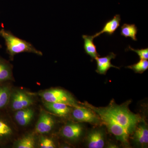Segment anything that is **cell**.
I'll return each mask as SVG.
<instances>
[{"instance_id": "cell-20", "label": "cell", "mask_w": 148, "mask_h": 148, "mask_svg": "<svg viewBox=\"0 0 148 148\" xmlns=\"http://www.w3.org/2000/svg\"><path fill=\"white\" fill-rule=\"evenodd\" d=\"M138 32V28L135 24H124L121 27V35L126 38L130 37L133 40L137 41Z\"/></svg>"}, {"instance_id": "cell-21", "label": "cell", "mask_w": 148, "mask_h": 148, "mask_svg": "<svg viewBox=\"0 0 148 148\" xmlns=\"http://www.w3.org/2000/svg\"><path fill=\"white\" fill-rule=\"evenodd\" d=\"M127 68L132 69L135 73H142L148 69V61L145 59H140L136 64L127 66Z\"/></svg>"}, {"instance_id": "cell-16", "label": "cell", "mask_w": 148, "mask_h": 148, "mask_svg": "<svg viewBox=\"0 0 148 148\" xmlns=\"http://www.w3.org/2000/svg\"><path fill=\"white\" fill-rule=\"evenodd\" d=\"M134 131L133 138L135 143L141 146H146L148 143V130L145 123H141Z\"/></svg>"}, {"instance_id": "cell-14", "label": "cell", "mask_w": 148, "mask_h": 148, "mask_svg": "<svg viewBox=\"0 0 148 148\" xmlns=\"http://www.w3.org/2000/svg\"><path fill=\"white\" fill-rule=\"evenodd\" d=\"M13 79L12 66L8 61L0 56V84Z\"/></svg>"}, {"instance_id": "cell-17", "label": "cell", "mask_w": 148, "mask_h": 148, "mask_svg": "<svg viewBox=\"0 0 148 148\" xmlns=\"http://www.w3.org/2000/svg\"><path fill=\"white\" fill-rule=\"evenodd\" d=\"M12 90L11 87L7 82L0 84V110L8 105Z\"/></svg>"}, {"instance_id": "cell-24", "label": "cell", "mask_w": 148, "mask_h": 148, "mask_svg": "<svg viewBox=\"0 0 148 148\" xmlns=\"http://www.w3.org/2000/svg\"><path fill=\"white\" fill-rule=\"evenodd\" d=\"M1 48V46L0 45V48Z\"/></svg>"}, {"instance_id": "cell-9", "label": "cell", "mask_w": 148, "mask_h": 148, "mask_svg": "<svg viewBox=\"0 0 148 148\" xmlns=\"http://www.w3.org/2000/svg\"><path fill=\"white\" fill-rule=\"evenodd\" d=\"M35 114L34 110L29 107L15 111L14 117L17 124L22 127H25L32 122Z\"/></svg>"}, {"instance_id": "cell-6", "label": "cell", "mask_w": 148, "mask_h": 148, "mask_svg": "<svg viewBox=\"0 0 148 148\" xmlns=\"http://www.w3.org/2000/svg\"><path fill=\"white\" fill-rule=\"evenodd\" d=\"M72 115L74 119L79 122L98 124L100 119L93 111L83 107H77L73 110Z\"/></svg>"}, {"instance_id": "cell-22", "label": "cell", "mask_w": 148, "mask_h": 148, "mask_svg": "<svg viewBox=\"0 0 148 148\" xmlns=\"http://www.w3.org/2000/svg\"><path fill=\"white\" fill-rule=\"evenodd\" d=\"M39 147L41 148H54L56 145L51 138L42 136L40 137L39 141Z\"/></svg>"}, {"instance_id": "cell-3", "label": "cell", "mask_w": 148, "mask_h": 148, "mask_svg": "<svg viewBox=\"0 0 148 148\" xmlns=\"http://www.w3.org/2000/svg\"><path fill=\"white\" fill-rule=\"evenodd\" d=\"M85 105L98 114L101 119L105 125L107 126L110 132L125 145H128V138L129 134L125 128L120 125L108 114L102 110L100 108H96L86 103Z\"/></svg>"}, {"instance_id": "cell-10", "label": "cell", "mask_w": 148, "mask_h": 148, "mask_svg": "<svg viewBox=\"0 0 148 148\" xmlns=\"http://www.w3.org/2000/svg\"><path fill=\"white\" fill-rule=\"evenodd\" d=\"M82 132V127L79 124L68 123L61 130V135L66 139L70 140H77L79 138Z\"/></svg>"}, {"instance_id": "cell-18", "label": "cell", "mask_w": 148, "mask_h": 148, "mask_svg": "<svg viewBox=\"0 0 148 148\" xmlns=\"http://www.w3.org/2000/svg\"><path fill=\"white\" fill-rule=\"evenodd\" d=\"M82 38L84 41V48L85 51L88 55L90 56L92 59H95L100 56L97 52L96 47L93 42V36L83 35Z\"/></svg>"}, {"instance_id": "cell-15", "label": "cell", "mask_w": 148, "mask_h": 148, "mask_svg": "<svg viewBox=\"0 0 148 148\" xmlns=\"http://www.w3.org/2000/svg\"><path fill=\"white\" fill-rule=\"evenodd\" d=\"M121 20V18L120 15L119 14L115 15L112 19L106 22L101 32L96 33L95 35H93V37L94 38H96L103 33H106L107 34L110 36L112 35L119 27Z\"/></svg>"}, {"instance_id": "cell-8", "label": "cell", "mask_w": 148, "mask_h": 148, "mask_svg": "<svg viewBox=\"0 0 148 148\" xmlns=\"http://www.w3.org/2000/svg\"><path fill=\"white\" fill-rule=\"evenodd\" d=\"M14 130L10 122L0 115V145H5L11 140L14 135Z\"/></svg>"}, {"instance_id": "cell-5", "label": "cell", "mask_w": 148, "mask_h": 148, "mask_svg": "<svg viewBox=\"0 0 148 148\" xmlns=\"http://www.w3.org/2000/svg\"><path fill=\"white\" fill-rule=\"evenodd\" d=\"M34 99L31 95L21 89L12 90L9 104L12 111H17L31 107Z\"/></svg>"}, {"instance_id": "cell-19", "label": "cell", "mask_w": 148, "mask_h": 148, "mask_svg": "<svg viewBox=\"0 0 148 148\" xmlns=\"http://www.w3.org/2000/svg\"><path fill=\"white\" fill-rule=\"evenodd\" d=\"M36 138L32 134H27L15 142L14 147L16 148H34L36 147Z\"/></svg>"}, {"instance_id": "cell-23", "label": "cell", "mask_w": 148, "mask_h": 148, "mask_svg": "<svg viewBox=\"0 0 148 148\" xmlns=\"http://www.w3.org/2000/svg\"><path fill=\"white\" fill-rule=\"evenodd\" d=\"M129 49L132 51H135L139 56L140 59H145L147 60L148 59V48L142 49H135L132 48L131 47L129 46Z\"/></svg>"}, {"instance_id": "cell-7", "label": "cell", "mask_w": 148, "mask_h": 148, "mask_svg": "<svg viewBox=\"0 0 148 148\" xmlns=\"http://www.w3.org/2000/svg\"><path fill=\"white\" fill-rule=\"evenodd\" d=\"M54 124L55 120L53 117L42 110L36 124L35 130L39 134H47L52 130Z\"/></svg>"}, {"instance_id": "cell-13", "label": "cell", "mask_w": 148, "mask_h": 148, "mask_svg": "<svg viewBox=\"0 0 148 148\" xmlns=\"http://www.w3.org/2000/svg\"><path fill=\"white\" fill-rule=\"evenodd\" d=\"M87 144L89 148H102L105 145L103 132L101 130H95L88 135Z\"/></svg>"}, {"instance_id": "cell-4", "label": "cell", "mask_w": 148, "mask_h": 148, "mask_svg": "<svg viewBox=\"0 0 148 148\" xmlns=\"http://www.w3.org/2000/svg\"><path fill=\"white\" fill-rule=\"evenodd\" d=\"M38 94L46 102L64 103L75 108L79 107L73 97L63 89L51 88L41 91Z\"/></svg>"}, {"instance_id": "cell-1", "label": "cell", "mask_w": 148, "mask_h": 148, "mask_svg": "<svg viewBox=\"0 0 148 148\" xmlns=\"http://www.w3.org/2000/svg\"><path fill=\"white\" fill-rule=\"evenodd\" d=\"M100 108L125 128L129 135L134 131L141 120L140 116L131 112L127 106H119L114 101L108 107Z\"/></svg>"}, {"instance_id": "cell-12", "label": "cell", "mask_w": 148, "mask_h": 148, "mask_svg": "<svg viewBox=\"0 0 148 148\" xmlns=\"http://www.w3.org/2000/svg\"><path fill=\"white\" fill-rule=\"evenodd\" d=\"M116 55L111 52L107 56L103 57H97L95 58L97 62V70L96 71L101 75H106L109 69L111 68H115L119 69V67L114 66L111 64V60L115 58Z\"/></svg>"}, {"instance_id": "cell-2", "label": "cell", "mask_w": 148, "mask_h": 148, "mask_svg": "<svg viewBox=\"0 0 148 148\" xmlns=\"http://www.w3.org/2000/svg\"><path fill=\"white\" fill-rule=\"evenodd\" d=\"M0 36L5 41L7 51L10 59H13L14 56L23 52L42 55V52L37 49L30 43L16 37L9 31L4 29H1Z\"/></svg>"}, {"instance_id": "cell-11", "label": "cell", "mask_w": 148, "mask_h": 148, "mask_svg": "<svg viewBox=\"0 0 148 148\" xmlns=\"http://www.w3.org/2000/svg\"><path fill=\"white\" fill-rule=\"evenodd\" d=\"M44 106L51 112L60 116L68 115L72 110L71 106L58 103H50L44 101Z\"/></svg>"}]
</instances>
